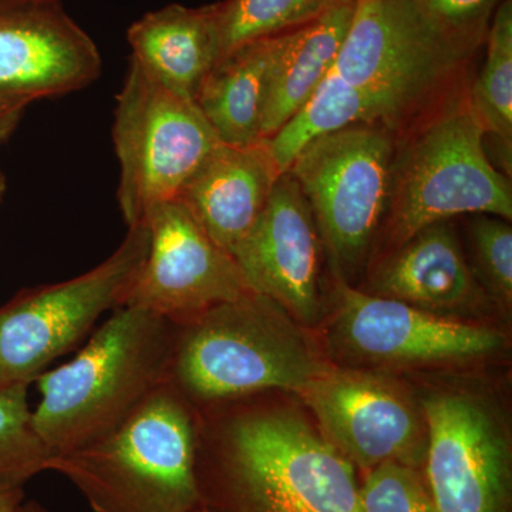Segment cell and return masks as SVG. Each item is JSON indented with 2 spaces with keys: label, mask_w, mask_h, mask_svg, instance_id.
Segmentation results:
<instances>
[{
  "label": "cell",
  "mask_w": 512,
  "mask_h": 512,
  "mask_svg": "<svg viewBox=\"0 0 512 512\" xmlns=\"http://www.w3.org/2000/svg\"><path fill=\"white\" fill-rule=\"evenodd\" d=\"M326 367L284 308L249 292L178 325L168 380L201 409L271 390L302 393Z\"/></svg>",
  "instance_id": "obj_4"
},
{
  "label": "cell",
  "mask_w": 512,
  "mask_h": 512,
  "mask_svg": "<svg viewBox=\"0 0 512 512\" xmlns=\"http://www.w3.org/2000/svg\"><path fill=\"white\" fill-rule=\"evenodd\" d=\"M134 62L158 83L195 100L202 80L220 59L211 5H173L141 16L127 30Z\"/></svg>",
  "instance_id": "obj_18"
},
{
  "label": "cell",
  "mask_w": 512,
  "mask_h": 512,
  "mask_svg": "<svg viewBox=\"0 0 512 512\" xmlns=\"http://www.w3.org/2000/svg\"><path fill=\"white\" fill-rule=\"evenodd\" d=\"M363 512H437L423 467L387 461L363 473Z\"/></svg>",
  "instance_id": "obj_25"
},
{
  "label": "cell",
  "mask_w": 512,
  "mask_h": 512,
  "mask_svg": "<svg viewBox=\"0 0 512 512\" xmlns=\"http://www.w3.org/2000/svg\"><path fill=\"white\" fill-rule=\"evenodd\" d=\"M276 39L268 37L232 50L202 80L194 101L222 144L247 147L262 141L266 77Z\"/></svg>",
  "instance_id": "obj_20"
},
{
  "label": "cell",
  "mask_w": 512,
  "mask_h": 512,
  "mask_svg": "<svg viewBox=\"0 0 512 512\" xmlns=\"http://www.w3.org/2000/svg\"><path fill=\"white\" fill-rule=\"evenodd\" d=\"M205 407V406H204ZM198 412L195 474L214 512H363L356 468L301 414L244 397Z\"/></svg>",
  "instance_id": "obj_1"
},
{
  "label": "cell",
  "mask_w": 512,
  "mask_h": 512,
  "mask_svg": "<svg viewBox=\"0 0 512 512\" xmlns=\"http://www.w3.org/2000/svg\"><path fill=\"white\" fill-rule=\"evenodd\" d=\"M478 46L444 28L420 0H356L332 69L387 101L406 124L446 96Z\"/></svg>",
  "instance_id": "obj_6"
},
{
  "label": "cell",
  "mask_w": 512,
  "mask_h": 512,
  "mask_svg": "<svg viewBox=\"0 0 512 512\" xmlns=\"http://www.w3.org/2000/svg\"><path fill=\"white\" fill-rule=\"evenodd\" d=\"M281 175L264 140L247 147L221 143L191 175L178 200L232 255L254 227Z\"/></svg>",
  "instance_id": "obj_17"
},
{
  "label": "cell",
  "mask_w": 512,
  "mask_h": 512,
  "mask_svg": "<svg viewBox=\"0 0 512 512\" xmlns=\"http://www.w3.org/2000/svg\"><path fill=\"white\" fill-rule=\"evenodd\" d=\"M397 131L356 124L316 138L288 168L309 202L335 276L346 282L387 215Z\"/></svg>",
  "instance_id": "obj_7"
},
{
  "label": "cell",
  "mask_w": 512,
  "mask_h": 512,
  "mask_svg": "<svg viewBox=\"0 0 512 512\" xmlns=\"http://www.w3.org/2000/svg\"><path fill=\"white\" fill-rule=\"evenodd\" d=\"M487 56L468 90L471 109L485 134L497 137L505 150L512 146V0L495 10L487 36Z\"/></svg>",
  "instance_id": "obj_22"
},
{
  "label": "cell",
  "mask_w": 512,
  "mask_h": 512,
  "mask_svg": "<svg viewBox=\"0 0 512 512\" xmlns=\"http://www.w3.org/2000/svg\"><path fill=\"white\" fill-rule=\"evenodd\" d=\"M29 384L0 387V484L25 485L52 457L33 426Z\"/></svg>",
  "instance_id": "obj_24"
},
{
  "label": "cell",
  "mask_w": 512,
  "mask_h": 512,
  "mask_svg": "<svg viewBox=\"0 0 512 512\" xmlns=\"http://www.w3.org/2000/svg\"><path fill=\"white\" fill-rule=\"evenodd\" d=\"M370 288L372 295L453 319L476 315L491 299L468 264L450 221L420 229L394 248L377 266Z\"/></svg>",
  "instance_id": "obj_16"
},
{
  "label": "cell",
  "mask_w": 512,
  "mask_h": 512,
  "mask_svg": "<svg viewBox=\"0 0 512 512\" xmlns=\"http://www.w3.org/2000/svg\"><path fill=\"white\" fill-rule=\"evenodd\" d=\"M103 69L100 50L62 0L0 10V103L26 107L86 89Z\"/></svg>",
  "instance_id": "obj_15"
},
{
  "label": "cell",
  "mask_w": 512,
  "mask_h": 512,
  "mask_svg": "<svg viewBox=\"0 0 512 512\" xmlns=\"http://www.w3.org/2000/svg\"><path fill=\"white\" fill-rule=\"evenodd\" d=\"M356 124H384L396 131L404 128L403 120L387 101L350 86L330 69L295 116L264 141L279 173L285 174L296 156L316 138Z\"/></svg>",
  "instance_id": "obj_21"
},
{
  "label": "cell",
  "mask_w": 512,
  "mask_h": 512,
  "mask_svg": "<svg viewBox=\"0 0 512 512\" xmlns=\"http://www.w3.org/2000/svg\"><path fill=\"white\" fill-rule=\"evenodd\" d=\"M178 325L146 309L120 306L70 362L35 380L33 426L50 454L109 436L170 377Z\"/></svg>",
  "instance_id": "obj_2"
},
{
  "label": "cell",
  "mask_w": 512,
  "mask_h": 512,
  "mask_svg": "<svg viewBox=\"0 0 512 512\" xmlns=\"http://www.w3.org/2000/svg\"><path fill=\"white\" fill-rule=\"evenodd\" d=\"M25 501L22 485L0 484V512H15Z\"/></svg>",
  "instance_id": "obj_29"
},
{
  "label": "cell",
  "mask_w": 512,
  "mask_h": 512,
  "mask_svg": "<svg viewBox=\"0 0 512 512\" xmlns=\"http://www.w3.org/2000/svg\"><path fill=\"white\" fill-rule=\"evenodd\" d=\"M322 247L309 202L295 178L285 173L232 256L252 292L272 299L296 323L312 328L325 316Z\"/></svg>",
  "instance_id": "obj_14"
},
{
  "label": "cell",
  "mask_w": 512,
  "mask_h": 512,
  "mask_svg": "<svg viewBox=\"0 0 512 512\" xmlns=\"http://www.w3.org/2000/svg\"><path fill=\"white\" fill-rule=\"evenodd\" d=\"M6 187H8V184H6V177L5 174H3L2 168H0V202H2L3 197H5Z\"/></svg>",
  "instance_id": "obj_32"
},
{
  "label": "cell",
  "mask_w": 512,
  "mask_h": 512,
  "mask_svg": "<svg viewBox=\"0 0 512 512\" xmlns=\"http://www.w3.org/2000/svg\"><path fill=\"white\" fill-rule=\"evenodd\" d=\"M301 396L318 430L362 473L387 461L423 467L427 429L421 409L390 380L366 369L326 367Z\"/></svg>",
  "instance_id": "obj_12"
},
{
  "label": "cell",
  "mask_w": 512,
  "mask_h": 512,
  "mask_svg": "<svg viewBox=\"0 0 512 512\" xmlns=\"http://www.w3.org/2000/svg\"><path fill=\"white\" fill-rule=\"evenodd\" d=\"M504 0H420L434 19L454 35L483 45L495 10Z\"/></svg>",
  "instance_id": "obj_27"
},
{
  "label": "cell",
  "mask_w": 512,
  "mask_h": 512,
  "mask_svg": "<svg viewBox=\"0 0 512 512\" xmlns=\"http://www.w3.org/2000/svg\"><path fill=\"white\" fill-rule=\"evenodd\" d=\"M15 512H52L37 501H23Z\"/></svg>",
  "instance_id": "obj_30"
},
{
  "label": "cell",
  "mask_w": 512,
  "mask_h": 512,
  "mask_svg": "<svg viewBox=\"0 0 512 512\" xmlns=\"http://www.w3.org/2000/svg\"><path fill=\"white\" fill-rule=\"evenodd\" d=\"M146 261L123 306L146 309L184 325L249 289L234 256L221 248L183 202H161L147 215Z\"/></svg>",
  "instance_id": "obj_13"
},
{
  "label": "cell",
  "mask_w": 512,
  "mask_h": 512,
  "mask_svg": "<svg viewBox=\"0 0 512 512\" xmlns=\"http://www.w3.org/2000/svg\"><path fill=\"white\" fill-rule=\"evenodd\" d=\"M197 407L170 380L109 436L47 461L94 512H195Z\"/></svg>",
  "instance_id": "obj_3"
},
{
  "label": "cell",
  "mask_w": 512,
  "mask_h": 512,
  "mask_svg": "<svg viewBox=\"0 0 512 512\" xmlns=\"http://www.w3.org/2000/svg\"><path fill=\"white\" fill-rule=\"evenodd\" d=\"M40 2V0H0V10L16 8V6L26 5V3Z\"/></svg>",
  "instance_id": "obj_31"
},
{
  "label": "cell",
  "mask_w": 512,
  "mask_h": 512,
  "mask_svg": "<svg viewBox=\"0 0 512 512\" xmlns=\"http://www.w3.org/2000/svg\"><path fill=\"white\" fill-rule=\"evenodd\" d=\"M113 140L120 163L117 200L128 228L178 198L221 144L195 101L168 90L133 59L117 96Z\"/></svg>",
  "instance_id": "obj_8"
},
{
  "label": "cell",
  "mask_w": 512,
  "mask_h": 512,
  "mask_svg": "<svg viewBox=\"0 0 512 512\" xmlns=\"http://www.w3.org/2000/svg\"><path fill=\"white\" fill-rule=\"evenodd\" d=\"M25 110L23 107L0 103V146L12 136Z\"/></svg>",
  "instance_id": "obj_28"
},
{
  "label": "cell",
  "mask_w": 512,
  "mask_h": 512,
  "mask_svg": "<svg viewBox=\"0 0 512 512\" xmlns=\"http://www.w3.org/2000/svg\"><path fill=\"white\" fill-rule=\"evenodd\" d=\"M423 471L437 512H511V444L481 397L437 393L421 403Z\"/></svg>",
  "instance_id": "obj_11"
},
{
  "label": "cell",
  "mask_w": 512,
  "mask_h": 512,
  "mask_svg": "<svg viewBox=\"0 0 512 512\" xmlns=\"http://www.w3.org/2000/svg\"><path fill=\"white\" fill-rule=\"evenodd\" d=\"M195 512H214V511L208 510V508L201 507L200 510L195 511Z\"/></svg>",
  "instance_id": "obj_33"
},
{
  "label": "cell",
  "mask_w": 512,
  "mask_h": 512,
  "mask_svg": "<svg viewBox=\"0 0 512 512\" xmlns=\"http://www.w3.org/2000/svg\"><path fill=\"white\" fill-rule=\"evenodd\" d=\"M473 271L487 295L510 309L512 303V229L503 218L476 215L471 222Z\"/></svg>",
  "instance_id": "obj_26"
},
{
  "label": "cell",
  "mask_w": 512,
  "mask_h": 512,
  "mask_svg": "<svg viewBox=\"0 0 512 512\" xmlns=\"http://www.w3.org/2000/svg\"><path fill=\"white\" fill-rule=\"evenodd\" d=\"M355 6L356 0H342L312 22L278 36L266 77L262 140L284 127L328 76Z\"/></svg>",
  "instance_id": "obj_19"
},
{
  "label": "cell",
  "mask_w": 512,
  "mask_h": 512,
  "mask_svg": "<svg viewBox=\"0 0 512 512\" xmlns=\"http://www.w3.org/2000/svg\"><path fill=\"white\" fill-rule=\"evenodd\" d=\"M467 92L446 94L406 137H397L387 227L394 248L457 215L511 221L510 178L491 163Z\"/></svg>",
  "instance_id": "obj_5"
},
{
  "label": "cell",
  "mask_w": 512,
  "mask_h": 512,
  "mask_svg": "<svg viewBox=\"0 0 512 512\" xmlns=\"http://www.w3.org/2000/svg\"><path fill=\"white\" fill-rule=\"evenodd\" d=\"M146 222L128 228L120 247L92 271L16 293L0 308V387L30 384L76 348L111 309L123 306L146 261Z\"/></svg>",
  "instance_id": "obj_9"
},
{
  "label": "cell",
  "mask_w": 512,
  "mask_h": 512,
  "mask_svg": "<svg viewBox=\"0 0 512 512\" xmlns=\"http://www.w3.org/2000/svg\"><path fill=\"white\" fill-rule=\"evenodd\" d=\"M504 343L497 330L338 282L328 345L333 355L355 369L473 362L494 355Z\"/></svg>",
  "instance_id": "obj_10"
},
{
  "label": "cell",
  "mask_w": 512,
  "mask_h": 512,
  "mask_svg": "<svg viewBox=\"0 0 512 512\" xmlns=\"http://www.w3.org/2000/svg\"><path fill=\"white\" fill-rule=\"evenodd\" d=\"M342 0H222L211 5L220 57L238 47L291 32Z\"/></svg>",
  "instance_id": "obj_23"
}]
</instances>
